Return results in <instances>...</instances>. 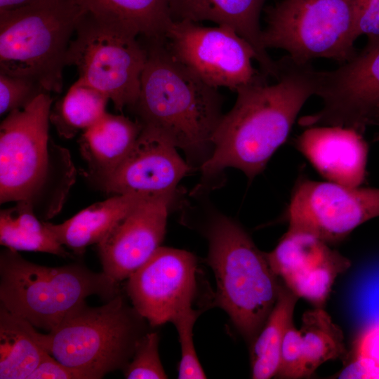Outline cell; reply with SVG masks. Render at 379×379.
<instances>
[{"label": "cell", "instance_id": "21", "mask_svg": "<svg viewBox=\"0 0 379 379\" xmlns=\"http://www.w3.org/2000/svg\"><path fill=\"white\" fill-rule=\"evenodd\" d=\"M40 333L0 304V379H27L48 353Z\"/></svg>", "mask_w": 379, "mask_h": 379}, {"label": "cell", "instance_id": "10", "mask_svg": "<svg viewBox=\"0 0 379 379\" xmlns=\"http://www.w3.org/2000/svg\"><path fill=\"white\" fill-rule=\"evenodd\" d=\"M171 54L207 84L237 91L266 79L252 64V46L233 29L171 20L164 35Z\"/></svg>", "mask_w": 379, "mask_h": 379}, {"label": "cell", "instance_id": "13", "mask_svg": "<svg viewBox=\"0 0 379 379\" xmlns=\"http://www.w3.org/2000/svg\"><path fill=\"white\" fill-rule=\"evenodd\" d=\"M196 270L191 253L160 246L127 279L133 307L152 326L172 322L192 306Z\"/></svg>", "mask_w": 379, "mask_h": 379}, {"label": "cell", "instance_id": "5", "mask_svg": "<svg viewBox=\"0 0 379 379\" xmlns=\"http://www.w3.org/2000/svg\"><path fill=\"white\" fill-rule=\"evenodd\" d=\"M119 293V283L81 264L51 267L29 262L15 250L1 252V305L48 332L88 296L108 301Z\"/></svg>", "mask_w": 379, "mask_h": 379}, {"label": "cell", "instance_id": "29", "mask_svg": "<svg viewBox=\"0 0 379 379\" xmlns=\"http://www.w3.org/2000/svg\"><path fill=\"white\" fill-rule=\"evenodd\" d=\"M46 92L35 81L0 72V114L25 107L41 93Z\"/></svg>", "mask_w": 379, "mask_h": 379}, {"label": "cell", "instance_id": "31", "mask_svg": "<svg viewBox=\"0 0 379 379\" xmlns=\"http://www.w3.org/2000/svg\"><path fill=\"white\" fill-rule=\"evenodd\" d=\"M357 38L367 37L366 47L379 44V0H352Z\"/></svg>", "mask_w": 379, "mask_h": 379}, {"label": "cell", "instance_id": "3", "mask_svg": "<svg viewBox=\"0 0 379 379\" xmlns=\"http://www.w3.org/2000/svg\"><path fill=\"white\" fill-rule=\"evenodd\" d=\"M208 262L216 281L218 304L239 333L255 340L277 300L281 284L245 230L225 216L215 218L207 232Z\"/></svg>", "mask_w": 379, "mask_h": 379}, {"label": "cell", "instance_id": "28", "mask_svg": "<svg viewBox=\"0 0 379 379\" xmlns=\"http://www.w3.org/2000/svg\"><path fill=\"white\" fill-rule=\"evenodd\" d=\"M157 333H146L139 340L132 360L124 370L127 379H164L168 376L158 352Z\"/></svg>", "mask_w": 379, "mask_h": 379}, {"label": "cell", "instance_id": "32", "mask_svg": "<svg viewBox=\"0 0 379 379\" xmlns=\"http://www.w3.org/2000/svg\"><path fill=\"white\" fill-rule=\"evenodd\" d=\"M27 379H89L84 372L65 366L47 353Z\"/></svg>", "mask_w": 379, "mask_h": 379}, {"label": "cell", "instance_id": "22", "mask_svg": "<svg viewBox=\"0 0 379 379\" xmlns=\"http://www.w3.org/2000/svg\"><path fill=\"white\" fill-rule=\"evenodd\" d=\"M298 299V297L286 286H281L274 307L252 343L253 378L268 379L277 375L282 342L287 329L293 324Z\"/></svg>", "mask_w": 379, "mask_h": 379}, {"label": "cell", "instance_id": "18", "mask_svg": "<svg viewBox=\"0 0 379 379\" xmlns=\"http://www.w3.org/2000/svg\"><path fill=\"white\" fill-rule=\"evenodd\" d=\"M142 128L137 120L106 112L84 131L81 152L92 175L102 182L123 162Z\"/></svg>", "mask_w": 379, "mask_h": 379}, {"label": "cell", "instance_id": "36", "mask_svg": "<svg viewBox=\"0 0 379 379\" xmlns=\"http://www.w3.org/2000/svg\"><path fill=\"white\" fill-rule=\"evenodd\" d=\"M370 125L376 126L379 128V105L373 110L370 116L368 126ZM375 140H379V132L375 138Z\"/></svg>", "mask_w": 379, "mask_h": 379}, {"label": "cell", "instance_id": "33", "mask_svg": "<svg viewBox=\"0 0 379 379\" xmlns=\"http://www.w3.org/2000/svg\"><path fill=\"white\" fill-rule=\"evenodd\" d=\"M355 348V357L365 359L379 370V323L361 335Z\"/></svg>", "mask_w": 379, "mask_h": 379}, {"label": "cell", "instance_id": "24", "mask_svg": "<svg viewBox=\"0 0 379 379\" xmlns=\"http://www.w3.org/2000/svg\"><path fill=\"white\" fill-rule=\"evenodd\" d=\"M0 244L17 251L48 253L64 258L69 255L45 222L36 218L33 206L25 201L1 211Z\"/></svg>", "mask_w": 379, "mask_h": 379}, {"label": "cell", "instance_id": "4", "mask_svg": "<svg viewBox=\"0 0 379 379\" xmlns=\"http://www.w3.org/2000/svg\"><path fill=\"white\" fill-rule=\"evenodd\" d=\"M84 13L75 0H41L0 12V72L60 93L68 48Z\"/></svg>", "mask_w": 379, "mask_h": 379}, {"label": "cell", "instance_id": "15", "mask_svg": "<svg viewBox=\"0 0 379 379\" xmlns=\"http://www.w3.org/2000/svg\"><path fill=\"white\" fill-rule=\"evenodd\" d=\"M177 149L158 131L142 126L128 156L100 184L106 192L117 194L174 192L190 170Z\"/></svg>", "mask_w": 379, "mask_h": 379}, {"label": "cell", "instance_id": "8", "mask_svg": "<svg viewBox=\"0 0 379 379\" xmlns=\"http://www.w3.org/2000/svg\"><path fill=\"white\" fill-rule=\"evenodd\" d=\"M146 59L138 36L85 12L69 44L67 65L74 66L79 79L105 94L122 112L137 102Z\"/></svg>", "mask_w": 379, "mask_h": 379}, {"label": "cell", "instance_id": "1", "mask_svg": "<svg viewBox=\"0 0 379 379\" xmlns=\"http://www.w3.org/2000/svg\"><path fill=\"white\" fill-rule=\"evenodd\" d=\"M277 62L275 84L265 79L236 91L235 104L212 136L211 155L201 166L205 177L232 167L254 178L286 140L305 103L316 95L318 71L311 62L288 55Z\"/></svg>", "mask_w": 379, "mask_h": 379}, {"label": "cell", "instance_id": "12", "mask_svg": "<svg viewBox=\"0 0 379 379\" xmlns=\"http://www.w3.org/2000/svg\"><path fill=\"white\" fill-rule=\"evenodd\" d=\"M321 109L302 117L300 126H338L364 133L379 105V44L364 48L334 70L318 71Z\"/></svg>", "mask_w": 379, "mask_h": 379}, {"label": "cell", "instance_id": "26", "mask_svg": "<svg viewBox=\"0 0 379 379\" xmlns=\"http://www.w3.org/2000/svg\"><path fill=\"white\" fill-rule=\"evenodd\" d=\"M305 361V376L323 363L348 356L341 328L321 307L306 311L300 329Z\"/></svg>", "mask_w": 379, "mask_h": 379}, {"label": "cell", "instance_id": "14", "mask_svg": "<svg viewBox=\"0 0 379 379\" xmlns=\"http://www.w3.org/2000/svg\"><path fill=\"white\" fill-rule=\"evenodd\" d=\"M173 195L147 197L97 244L102 272L112 281L128 279L160 247Z\"/></svg>", "mask_w": 379, "mask_h": 379}, {"label": "cell", "instance_id": "11", "mask_svg": "<svg viewBox=\"0 0 379 379\" xmlns=\"http://www.w3.org/2000/svg\"><path fill=\"white\" fill-rule=\"evenodd\" d=\"M286 218L289 230L335 244L360 225L379 218V188L302 178L292 192Z\"/></svg>", "mask_w": 379, "mask_h": 379}, {"label": "cell", "instance_id": "20", "mask_svg": "<svg viewBox=\"0 0 379 379\" xmlns=\"http://www.w3.org/2000/svg\"><path fill=\"white\" fill-rule=\"evenodd\" d=\"M98 18L119 25L144 40L163 38L172 20L168 0H75Z\"/></svg>", "mask_w": 379, "mask_h": 379}, {"label": "cell", "instance_id": "17", "mask_svg": "<svg viewBox=\"0 0 379 379\" xmlns=\"http://www.w3.org/2000/svg\"><path fill=\"white\" fill-rule=\"evenodd\" d=\"M266 0H168L173 20L199 22L210 21L229 27L254 48L261 72L277 79V61L262 43L260 13Z\"/></svg>", "mask_w": 379, "mask_h": 379}, {"label": "cell", "instance_id": "25", "mask_svg": "<svg viewBox=\"0 0 379 379\" xmlns=\"http://www.w3.org/2000/svg\"><path fill=\"white\" fill-rule=\"evenodd\" d=\"M109 100L102 92L78 78L51 108L50 121L59 135L72 138L78 132L90 128L107 112Z\"/></svg>", "mask_w": 379, "mask_h": 379}, {"label": "cell", "instance_id": "7", "mask_svg": "<svg viewBox=\"0 0 379 379\" xmlns=\"http://www.w3.org/2000/svg\"><path fill=\"white\" fill-rule=\"evenodd\" d=\"M265 13V49L284 50L302 63L323 58L343 64L357 54L352 0H281Z\"/></svg>", "mask_w": 379, "mask_h": 379}, {"label": "cell", "instance_id": "16", "mask_svg": "<svg viewBox=\"0 0 379 379\" xmlns=\"http://www.w3.org/2000/svg\"><path fill=\"white\" fill-rule=\"evenodd\" d=\"M296 149L328 181L359 187L366 175L368 144L362 133L338 126L307 127L295 140Z\"/></svg>", "mask_w": 379, "mask_h": 379}, {"label": "cell", "instance_id": "30", "mask_svg": "<svg viewBox=\"0 0 379 379\" xmlns=\"http://www.w3.org/2000/svg\"><path fill=\"white\" fill-rule=\"evenodd\" d=\"M305 366L301 333L292 324L287 329L282 342L279 369L276 375L284 378L304 377Z\"/></svg>", "mask_w": 379, "mask_h": 379}, {"label": "cell", "instance_id": "34", "mask_svg": "<svg viewBox=\"0 0 379 379\" xmlns=\"http://www.w3.org/2000/svg\"><path fill=\"white\" fill-rule=\"evenodd\" d=\"M338 378L379 379V370L366 360L355 357L338 375Z\"/></svg>", "mask_w": 379, "mask_h": 379}, {"label": "cell", "instance_id": "23", "mask_svg": "<svg viewBox=\"0 0 379 379\" xmlns=\"http://www.w3.org/2000/svg\"><path fill=\"white\" fill-rule=\"evenodd\" d=\"M328 244L311 234L288 230L265 255L273 272L286 281L343 256Z\"/></svg>", "mask_w": 379, "mask_h": 379}, {"label": "cell", "instance_id": "35", "mask_svg": "<svg viewBox=\"0 0 379 379\" xmlns=\"http://www.w3.org/2000/svg\"><path fill=\"white\" fill-rule=\"evenodd\" d=\"M41 0H0V12L26 6Z\"/></svg>", "mask_w": 379, "mask_h": 379}, {"label": "cell", "instance_id": "9", "mask_svg": "<svg viewBox=\"0 0 379 379\" xmlns=\"http://www.w3.org/2000/svg\"><path fill=\"white\" fill-rule=\"evenodd\" d=\"M53 99L38 95L25 107L8 114L0 126V202L35 198L50 170L48 124Z\"/></svg>", "mask_w": 379, "mask_h": 379}, {"label": "cell", "instance_id": "2", "mask_svg": "<svg viewBox=\"0 0 379 379\" xmlns=\"http://www.w3.org/2000/svg\"><path fill=\"white\" fill-rule=\"evenodd\" d=\"M144 41L147 59L132 108L136 120L158 131L187 154L202 152L211 145L223 116L218 88L179 62L163 38Z\"/></svg>", "mask_w": 379, "mask_h": 379}, {"label": "cell", "instance_id": "27", "mask_svg": "<svg viewBox=\"0 0 379 379\" xmlns=\"http://www.w3.org/2000/svg\"><path fill=\"white\" fill-rule=\"evenodd\" d=\"M198 314L190 306L180 312L172 321L178 331L181 347V359L178 368L180 379L206 378L193 341V328Z\"/></svg>", "mask_w": 379, "mask_h": 379}, {"label": "cell", "instance_id": "19", "mask_svg": "<svg viewBox=\"0 0 379 379\" xmlns=\"http://www.w3.org/2000/svg\"><path fill=\"white\" fill-rule=\"evenodd\" d=\"M149 196L151 194H118L88 206L62 223L45 224L60 244L77 254H81L87 246L98 244L121 220Z\"/></svg>", "mask_w": 379, "mask_h": 379}, {"label": "cell", "instance_id": "6", "mask_svg": "<svg viewBox=\"0 0 379 379\" xmlns=\"http://www.w3.org/2000/svg\"><path fill=\"white\" fill-rule=\"evenodd\" d=\"M144 320L119 293L99 307L83 302L53 330L40 333V342L61 364L99 379L124 370L146 333Z\"/></svg>", "mask_w": 379, "mask_h": 379}]
</instances>
